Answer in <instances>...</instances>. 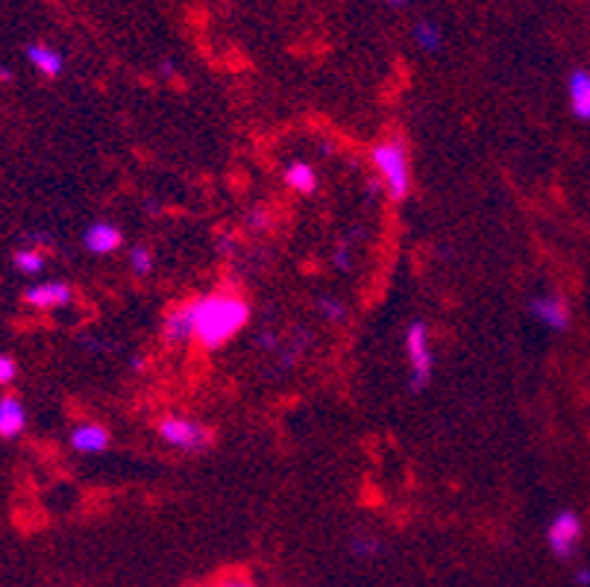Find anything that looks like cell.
I'll return each instance as SVG.
<instances>
[{
	"label": "cell",
	"mask_w": 590,
	"mask_h": 587,
	"mask_svg": "<svg viewBox=\"0 0 590 587\" xmlns=\"http://www.w3.org/2000/svg\"><path fill=\"white\" fill-rule=\"evenodd\" d=\"M370 168L376 174V182L382 188V197H388L391 203H406L411 197V150L403 136H385L379 138L370 147Z\"/></svg>",
	"instance_id": "2"
},
{
	"label": "cell",
	"mask_w": 590,
	"mask_h": 587,
	"mask_svg": "<svg viewBox=\"0 0 590 587\" xmlns=\"http://www.w3.org/2000/svg\"><path fill=\"white\" fill-rule=\"evenodd\" d=\"M24 429H27V408L18 397L3 394L0 397V438L15 441L24 435Z\"/></svg>",
	"instance_id": "12"
},
{
	"label": "cell",
	"mask_w": 590,
	"mask_h": 587,
	"mask_svg": "<svg viewBox=\"0 0 590 587\" xmlns=\"http://www.w3.org/2000/svg\"><path fill=\"white\" fill-rule=\"evenodd\" d=\"M529 315L535 317L544 329L549 332H564L570 326V306L561 294L555 291H546V294H538L532 297L529 303Z\"/></svg>",
	"instance_id": "8"
},
{
	"label": "cell",
	"mask_w": 590,
	"mask_h": 587,
	"mask_svg": "<svg viewBox=\"0 0 590 587\" xmlns=\"http://www.w3.org/2000/svg\"><path fill=\"white\" fill-rule=\"evenodd\" d=\"M347 549H350V555L353 558H379L382 552H385V543L379 535H373V532H356L350 541H347Z\"/></svg>",
	"instance_id": "18"
},
{
	"label": "cell",
	"mask_w": 590,
	"mask_h": 587,
	"mask_svg": "<svg viewBox=\"0 0 590 587\" xmlns=\"http://www.w3.org/2000/svg\"><path fill=\"white\" fill-rule=\"evenodd\" d=\"M573 579H576V585L579 587H590V567H579V570L573 573Z\"/></svg>",
	"instance_id": "27"
},
{
	"label": "cell",
	"mask_w": 590,
	"mask_h": 587,
	"mask_svg": "<svg viewBox=\"0 0 590 587\" xmlns=\"http://www.w3.org/2000/svg\"><path fill=\"white\" fill-rule=\"evenodd\" d=\"M406 364H409V391L423 394L432 385L435 364H438L426 320H411L406 329Z\"/></svg>",
	"instance_id": "3"
},
{
	"label": "cell",
	"mask_w": 590,
	"mask_h": 587,
	"mask_svg": "<svg viewBox=\"0 0 590 587\" xmlns=\"http://www.w3.org/2000/svg\"><path fill=\"white\" fill-rule=\"evenodd\" d=\"M315 309H318L320 320H326L329 326H341V323H347V317H350L347 303H344L341 297H335V294H323V297H318Z\"/></svg>",
	"instance_id": "19"
},
{
	"label": "cell",
	"mask_w": 590,
	"mask_h": 587,
	"mask_svg": "<svg viewBox=\"0 0 590 587\" xmlns=\"http://www.w3.org/2000/svg\"><path fill=\"white\" fill-rule=\"evenodd\" d=\"M127 265L136 276H150L153 265H156V256L147 244H133V250L127 253Z\"/></svg>",
	"instance_id": "22"
},
{
	"label": "cell",
	"mask_w": 590,
	"mask_h": 587,
	"mask_svg": "<svg viewBox=\"0 0 590 587\" xmlns=\"http://www.w3.org/2000/svg\"><path fill=\"white\" fill-rule=\"evenodd\" d=\"M241 226H244V232H250V235H265V232H271L273 212L265 203H253V206L244 212Z\"/></svg>",
	"instance_id": "20"
},
{
	"label": "cell",
	"mask_w": 590,
	"mask_h": 587,
	"mask_svg": "<svg viewBox=\"0 0 590 587\" xmlns=\"http://www.w3.org/2000/svg\"><path fill=\"white\" fill-rule=\"evenodd\" d=\"M18 379V362L9 353H0V388H9Z\"/></svg>",
	"instance_id": "24"
},
{
	"label": "cell",
	"mask_w": 590,
	"mask_h": 587,
	"mask_svg": "<svg viewBox=\"0 0 590 587\" xmlns=\"http://www.w3.org/2000/svg\"><path fill=\"white\" fill-rule=\"evenodd\" d=\"M215 587H259L250 576H241V573H227V576H221L218 579V585Z\"/></svg>",
	"instance_id": "25"
},
{
	"label": "cell",
	"mask_w": 590,
	"mask_h": 587,
	"mask_svg": "<svg viewBox=\"0 0 590 587\" xmlns=\"http://www.w3.org/2000/svg\"><path fill=\"white\" fill-rule=\"evenodd\" d=\"M24 303L36 312H59L74 303V288L59 279H45L24 291Z\"/></svg>",
	"instance_id": "6"
},
{
	"label": "cell",
	"mask_w": 590,
	"mask_h": 587,
	"mask_svg": "<svg viewBox=\"0 0 590 587\" xmlns=\"http://www.w3.org/2000/svg\"><path fill=\"white\" fill-rule=\"evenodd\" d=\"M362 232L359 229H353L347 238H341L338 244H335V250H332V268L338 273H350L356 268V253H353V241L359 238Z\"/></svg>",
	"instance_id": "21"
},
{
	"label": "cell",
	"mask_w": 590,
	"mask_h": 587,
	"mask_svg": "<svg viewBox=\"0 0 590 587\" xmlns=\"http://www.w3.org/2000/svg\"><path fill=\"white\" fill-rule=\"evenodd\" d=\"M83 247H86V253L97 256V259L112 256L124 247V232L112 221H94L83 232Z\"/></svg>",
	"instance_id": "10"
},
{
	"label": "cell",
	"mask_w": 590,
	"mask_h": 587,
	"mask_svg": "<svg viewBox=\"0 0 590 587\" xmlns=\"http://www.w3.org/2000/svg\"><path fill=\"white\" fill-rule=\"evenodd\" d=\"M144 209H147V215H156V212H159V203H156V200H147Z\"/></svg>",
	"instance_id": "31"
},
{
	"label": "cell",
	"mask_w": 590,
	"mask_h": 587,
	"mask_svg": "<svg viewBox=\"0 0 590 587\" xmlns=\"http://www.w3.org/2000/svg\"><path fill=\"white\" fill-rule=\"evenodd\" d=\"M156 435L165 447L185 452V455H200L215 444L212 429L194 417H185V414H165L156 423Z\"/></svg>",
	"instance_id": "4"
},
{
	"label": "cell",
	"mask_w": 590,
	"mask_h": 587,
	"mask_svg": "<svg viewBox=\"0 0 590 587\" xmlns=\"http://www.w3.org/2000/svg\"><path fill=\"white\" fill-rule=\"evenodd\" d=\"M144 364H147V359H144V356H133V362H130V367H133L136 373H141V370H144Z\"/></svg>",
	"instance_id": "30"
},
{
	"label": "cell",
	"mask_w": 590,
	"mask_h": 587,
	"mask_svg": "<svg viewBox=\"0 0 590 587\" xmlns=\"http://www.w3.org/2000/svg\"><path fill=\"white\" fill-rule=\"evenodd\" d=\"M411 39L423 53H438L444 47V30L432 18H417L411 27Z\"/></svg>",
	"instance_id": "16"
},
{
	"label": "cell",
	"mask_w": 590,
	"mask_h": 587,
	"mask_svg": "<svg viewBox=\"0 0 590 587\" xmlns=\"http://www.w3.org/2000/svg\"><path fill=\"white\" fill-rule=\"evenodd\" d=\"M194 344L203 350H221L235 341L253 317L250 300L235 288H215L188 300Z\"/></svg>",
	"instance_id": "1"
},
{
	"label": "cell",
	"mask_w": 590,
	"mask_h": 587,
	"mask_svg": "<svg viewBox=\"0 0 590 587\" xmlns=\"http://www.w3.org/2000/svg\"><path fill=\"white\" fill-rule=\"evenodd\" d=\"M162 341H165L168 347H185L188 341H194L188 300H185V303H177L174 309L165 312V317H162Z\"/></svg>",
	"instance_id": "11"
},
{
	"label": "cell",
	"mask_w": 590,
	"mask_h": 587,
	"mask_svg": "<svg viewBox=\"0 0 590 587\" xmlns=\"http://www.w3.org/2000/svg\"><path fill=\"white\" fill-rule=\"evenodd\" d=\"M68 447L77 452V455H103V452L112 447V432L103 423L83 420V423H77L71 429Z\"/></svg>",
	"instance_id": "9"
},
{
	"label": "cell",
	"mask_w": 590,
	"mask_h": 587,
	"mask_svg": "<svg viewBox=\"0 0 590 587\" xmlns=\"http://www.w3.org/2000/svg\"><path fill=\"white\" fill-rule=\"evenodd\" d=\"M279 344H282V335H279L273 326H265V329L256 335V347H259L262 353H268V356H273V353L279 350Z\"/></svg>",
	"instance_id": "23"
},
{
	"label": "cell",
	"mask_w": 590,
	"mask_h": 587,
	"mask_svg": "<svg viewBox=\"0 0 590 587\" xmlns=\"http://www.w3.org/2000/svg\"><path fill=\"white\" fill-rule=\"evenodd\" d=\"M582 535H585L582 517L576 511L564 508L546 526V546H549V552L558 561H570L579 552V546H582Z\"/></svg>",
	"instance_id": "5"
},
{
	"label": "cell",
	"mask_w": 590,
	"mask_h": 587,
	"mask_svg": "<svg viewBox=\"0 0 590 587\" xmlns=\"http://www.w3.org/2000/svg\"><path fill=\"white\" fill-rule=\"evenodd\" d=\"M12 265H15V271L24 273V276H39L47 268L45 250H39V247H21L12 256Z\"/></svg>",
	"instance_id": "17"
},
{
	"label": "cell",
	"mask_w": 590,
	"mask_h": 587,
	"mask_svg": "<svg viewBox=\"0 0 590 587\" xmlns=\"http://www.w3.org/2000/svg\"><path fill=\"white\" fill-rule=\"evenodd\" d=\"M567 97H570V109L579 121H590V71L579 68L570 74L567 80Z\"/></svg>",
	"instance_id": "15"
},
{
	"label": "cell",
	"mask_w": 590,
	"mask_h": 587,
	"mask_svg": "<svg viewBox=\"0 0 590 587\" xmlns=\"http://www.w3.org/2000/svg\"><path fill=\"white\" fill-rule=\"evenodd\" d=\"M312 344H315V335H312L309 326H297V329H291L288 335H282L279 350L271 356L273 364H276V376L294 370L297 364L306 359V353L312 350Z\"/></svg>",
	"instance_id": "7"
},
{
	"label": "cell",
	"mask_w": 590,
	"mask_h": 587,
	"mask_svg": "<svg viewBox=\"0 0 590 587\" xmlns=\"http://www.w3.org/2000/svg\"><path fill=\"white\" fill-rule=\"evenodd\" d=\"M282 182H285L294 194H300V197H312L320 188L318 171H315L309 162H303V159L291 162V165L282 171Z\"/></svg>",
	"instance_id": "14"
},
{
	"label": "cell",
	"mask_w": 590,
	"mask_h": 587,
	"mask_svg": "<svg viewBox=\"0 0 590 587\" xmlns=\"http://www.w3.org/2000/svg\"><path fill=\"white\" fill-rule=\"evenodd\" d=\"M159 74H162L165 80H171V77H174V62H171V59H165V62L159 65Z\"/></svg>",
	"instance_id": "28"
},
{
	"label": "cell",
	"mask_w": 590,
	"mask_h": 587,
	"mask_svg": "<svg viewBox=\"0 0 590 587\" xmlns=\"http://www.w3.org/2000/svg\"><path fill=\"white\" fill-rule=\"evenodd\" d=\"M215 247H218V256H232L235 247H238V241H235V235H218Z\"/></svg>",
	"instance_id": "26"
},
{
	"label": "cell",
	"mask_w": 590,
	"mask_h": 587,
	"mask_svg": "<svg viewBox=\"0 0 590 587\" xmlns=\"http://www.w3.org/2000/svg\"><path fill=\"white\" fill-rule=\"evenodd\" d=\"M12 80V74H9V68H0V83H9Z\"/></svg>",
	"instance_id": "32"
},
{
	"label": "cell",
	"mask_w": 590,
	"mask_h": 587,
	"mask_svg": "<svg viewBox=\"0 0 590 587\" xmlns=\"http://www.w3.org/2000/svg\"><path fill=\"white\" fill-rule=\"evenodd\" d=\"M388 9H394V12H403L406 6H409V0H382Z\"/></svg>",
	"instance_id": "29"
},
{
	"label": "cell",
	"mask_w": 590,
	"mask_h": 587,
	"mask_svg": "<svg viewBox=\"0 0 590 587\" xmlns=\"http://www.w3.org/2000/svg\"><path fill=\"white\" fill-rule=\"evenodd\" d=\"M27 62L33 65V71H39L45 80H59L65 71V56L56 47L45 45V42H33L27 47Z\"/></svg>",
	"instance_id": "13"
}]
</instances>
